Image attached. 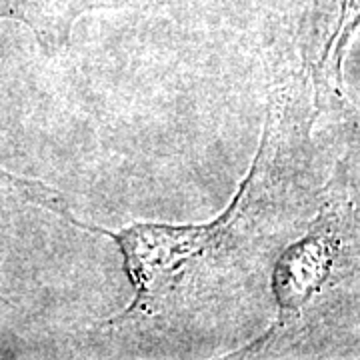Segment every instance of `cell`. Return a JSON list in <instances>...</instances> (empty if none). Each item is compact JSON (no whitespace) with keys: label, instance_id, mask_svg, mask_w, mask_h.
Listing matches in <instances>:
<instances>
[{"label":"cell","instance_id":"cell-1","mask_svg":"<svg viewBox=\"0 0 360 360\" xmlns=\"http://www.w3.org/2000/svg\"><path fill=\"white\" fill-rule=\"evenodd\" d=\"M116 0H0V18L26 25L46 52L65 51L82 14L115 6Z\"/></svg>","mask_w":360,"mask_h":360},{"label":"cell","instance_id":"cell-2","mask_svg":"<svg viewBox=\"0 0 360 360\" xmlns=\"http://www.w3.org/2000/svg\"><path fill=\"white\" fill-rule=\"evenodd\" d=\"M328 255V238L326 236H310L304 243L292 246L276 270V295L284 316L302 307V302L312 295V290L321 284L326 270Z\"/></svg>","mask_w":360,"mask_h":360}]
</instances>
